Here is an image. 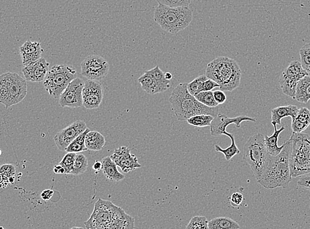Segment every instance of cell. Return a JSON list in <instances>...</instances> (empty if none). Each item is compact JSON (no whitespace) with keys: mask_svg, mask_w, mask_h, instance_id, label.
Here are the masks:
<instances>
[{"mask_svg":"<svg viewBox=\"0 0 310 229\" xmlns=\"http://www.w3.org/2000/svg\"><path fill=\"white\" fill-rule=\"evenodd\" d=\"M290 140L286 142L285 146L277 156L269 155L264 169L257 182L266 189H274L282 187L287 188L292 182L290 174Z\"/></svg>","mask_w":310,"mask_h":229,"instance_id":"1","label":"cell"},{"mask_svg":"<svg viewBox=\"0 0 310 229\" xmlns=\"http://www.w3.org/2000/svg\"><path fill=\"white\" fill-rule=\"evenodd\" d=\"M188 83L179 84L172 91L170 97L177 119L179 121H187L190 118L199 114H208L216 117L219 114L218 107L206 106L192 95L188 91Z\"/></svg>","mask_w":310,"mask_h":229,"instance_id":"2","label":"cell"},{"mask_svg":"<svg viewBox=\"0 0 310 229\" xmlns=\"http://www.w3.org/2000/svg\"><path fill=\"white\" fill-rule=\"evenodd\" d=\"M205 75L216 81L221 91L231 92L240 85L242 70L236 60L220 56L207 65Z\"/></svg>","mask_w":310,"mask_h":229,"instance_id":"3","label":"cell"},{"mask_svg":"<svg viewBox=\"0 0 310 229\" xmlns=\"http://www.w3.org/2000/svg\"><path fill=\"white\" fill-rule=\"evenodd\" d=\"M153 19L164 31L175 35L189 27L193 21V12L188 7L172 8L159 4Z\"/></svg>","mask_w":310,"mask_h":229,"instance_id":"4","label":"cell"},{"mask_svg":"<svg viewBox=\"0 0 310 229\" xmlns=\"http://www.w3.org/2000/svg\"><path fill=\"white\" fill-rule=\"evenodd\" d=\"M290 140L291 176L296 178L310 173V136L302 132H293Z\"/></svg>","mask_w":310,"mask_h":229,"instance_id":"5","label":"cell"},{"mask_svg":"<svg viewBox=\"0 0 310 229\" xmlns=\"http://www.w3.org/2000/svg\"><path fill=\"white\" fill-rule=\"evenodd\" d=\"M243 150V159L250 166L257 180L269 155L265 146V136L258 133L250 137L245 144Z\"/></svg>","mask_w":310,"mask_h":229,"instance_id":"6","label":"cell"},{"mask_svg":"<svg viewBox=\"0 0 310 229\" xmlns=\"http://www.w3.org/2000/svg\"><path fill=\"white\" fill-rule=\"evenodd\" d=\"M76 75V69L70 65L61 64L52 66L43 81L46 92L54 98H60L67 85Z\"/></svg>","mask_w":310,"mask_h":229,"instance_id":"7","label":"cell"},{"mask_svg":"<svg viewBox=\"0 0 310 229\" xmlns=\"http://www.w3.org/2000/svg\"><path fill=\"white\" fill-rule=\"evenodd\" d=\"M123 211L121 207L113 204L111 201L99 198L95 204L92 215L85 222L86 227L88 229H110L113 222Z\"/></svg>","mask_w":310,"mask_h":229,"instance_id":"8","label":"cell"},{"mask_svg":"<svg viewBox=\"0 0 310 229\" xmlns=\"http://www.w3.org/2000/svg\"><path fill=\"white\" fill-rule=\"evenodd\" d=\"M309 73L303 69L301 62L293 61L280 75L279 83L282 91L286 96L295 98L298 82Z\"/></svg>","mask_w":310,"mask_h":229,"instance_id":"9","label":"cell"},{"mask_svg":"<svg viewBox=\"0 0 310 229\" xmlns=\"http://www.w3.org/2000/svg\"><path fill=\"white\" fill-rule=\"evenodd\" d=\"M82 75L88 79L101 81L108 75L109 64L102 56L91 55L81 64Z\"/></svg>","mask_w":310,"mask_h":229,"instance_id":"10","label":"cell"},{"mask_svg":"<svg viewBox=\"0 0 310 229\" xmlns=\"http://www.w3.org/2000/svg\"><path fill=\"white\" fill-rule=\"evenodd\" d=\"M8 88V99L6 108L20 103L27 94V80L16 73H6Z\"/></svg>","mask_w":310,"mask_h":229,"instance_id":"11","label":"cell"},{"mask_svg":"<svg viewBox=\"0 0 310 229\" xmlns=\"http://www.w3.org/2000/svg\"><path fill=\"white\" fill-rule=\"evenodd\" d=\"M85 82L76 77L67 85L59 98V104L62 107L78 108L83 105V89Z\"/></svg>","mask_w":310,"mask_h":229,"instance_id":"12","label":"cell"},{"mask_svg":"<svg viewBox=\"0 0 310 229\" xmlns=\"http://www.w3.org/2000/svg\"><path fill=\"white\" fill-rule=\"evenodd\" d=\"M87 128H88L85 122L78 121L58 132L54 138L57 148L59 150L66 151L69 145L78 136L85 132Z\"/></svg>","mask_w":310,"mask_h":229,"instance_id":"13","label":"cell"},{"mask_svg":"<svg viewBox=\"0 0 310 229\" xmlns=\"http://www.w3.org/2000/svg\"><path fill=\"white\" fill-rule=\"evenodd\" d=\"M83 106L89 110L100 107L103 98L102 84L100 81L88 79L85 82L83 92Z\"/></svg>","mask_w":310,"mask_h":229,"instance_id":"14","label":"cell"},{"mask_svg":"<svg viewBox=\"0 0 310 229\" xmlns=\"http://www.w3.org/2000/svg\"><path fill=\"white\" fill-rule=\"evenodd\" d=\"M248 121L256 123L257 120L255 118H250L246 116H239L234 118L227 117L225 114H218L213 120L210 125V133L213 136H220L223 135V132L226 130L227 126L236 125V128H241L242 122Z\"/></svg>","mask_w":310,"mask_h":229,"instance_id":"15","label":"cell"},{"mask_svg":"<svg viewBox=\"0 0 310 229\" xmlns=\"http://www.w3.org/2000/svg\"><path fill=\"white\" fill-rule=\"evenodd\" d=\"M118 167L125 173L142 167L138 163V159L134 155L130 153V149L126 146L120 147L115 149V152L111 156Z\"/></svg>","mask_w":310,"mask_h":229,"instance_id":"16","label":"cell"},{"mask_svg":"<svg viewBox=\"0 0 310 229\" xmlns=\"http://www.w3.org/2000/svg\"><path fill=\"white\" fill-rule=\"evenodd\" d=\"M49 65L45 58H40L33 64L24 66L22 70L23 76L28 81H43L49 70Z\"/></svg>","mask_w":310,"mask_h":229,"instance_id":"17","label":"cell"},{"mask_svg":"<svg viewBox=\"0 0 310 229\" xmlns=\"http://www.w3.org/2000/svg\"><path fill=\"white\" fill-rule=\"evenodd\" d=\"M21 56L24 66H29L41 58L44 50L39 42H25L20 48Z\"/></svg>","mask_w":310,"mask_h":229,"instance_id":"18","label":"cell"},{"mask_svg":"<svg viewBox=\"0 0 310 229\" xmlns=\"http://www.w3.org/2000/svg\"><path fill=\"white\" fill-rule=\"evenodd\" d=\"M271 123L273 126L274 129H275V132H274L273 135L270 136V137L266 134L265 136V146L269 154L274 155V156H277L281 152L286 145L285 142L282 146L279 147L278 146V137H279L280 133L285 130V126H282L280 129L278 130L277 128V123H275V122H272Z\"/></svg>","mask_w":310,"mask_h":229,"instance_id":"19","label":"cell"},{"mask_svg":"<svg viewBox=\"0 0 310 229\" xmlns=\"http://www.w3.org/2000/svg\"><path fill=\"white\" fill-rule=\"evenodd\" d=\"M101 162H102L101 170L107 179L113 182H119L124 179L125 176L118 171V166L111 159V156L104 157Z\"/></svg>","mask_w":310,"mask_h":229,"instance_id":"20","label":"cell"},{"mask_svg":"<svg viewBox=\"0 0 310 229\" xmlns=\"http://www.w3.org/2000/svg\"><path fill=\"white\" fill-rule=\"evenodd\" d=\"M298 107L295 105L277 107L271 110V121L275 122L277 125H280L282 119L285 117H290L292 121H294L298 114Z\"/></svg>","mask_w":310,"mask_h":229,"instance_id":"21","label":"cell"},{"mask_svg":"<svg viewBox=\"0 0 310 229\" xmlns=\"http://www.w3.org/2000/svg\"><path fill=\"white\" fill-rule=\"evenodd\" d=\"M310 125V110L305 107L299 108L296 119L292 121V132L300 133L306 130Z\"/></svg>","mask_w":310,"mask_h":229,"instance_id":"22","label":"cell"},{"mask_svg":"<svg viewBox=\"0 0 310 229\" xmlns=\"http://www.w3.org/2000/svg\"><path fill=\"white\" fill-rule=\"evenodd\" d=\"M106 144L104 136L98 131H90L86 136V146L88 150L100 151Z\"/></svg>","mask_w":310,"mask_h":229,"instance_id":"23","label":"cell"},{"mask_svg":"<svg viewBox=\"0 0 310 229\" xmlns=\"http://www.w3.org/2000/svg\"><path fill=\"white\" fill-rule=\"evenodd\" d=\"M295 100L302 103H307L310 100V75H306L298 82Z\"/></svg>","mask_w":310,"mask_h":229,"instance_id":"24","label":"cell"},{"mask_svg":"<svg viewBox=\"0 0 310 229\" xmlns=\"http://www.w3.org/2000/svg\"><path fill=\"white\" fill-rule=\"evenodd\" d=\"M139 83L142 86V89L149 94H155L164 92V91L156 83L153 77L145 72L138 79Z\"/></svg>","mask_w":310,"mask_h":229,"instance_id":"25","label":"cell"},{"mask_svg":"<svg viewBox=\"0 0 310 229\" xmlns=\"http://www.w3.org/2000/svg\"><path fill=\"white\" fill-rule=\"evenodd\" d=\"M240 228L239 224L229 217H217L213 218L208 222V228L209 229H238Z\"/></svg>","mask_w":310,"mask_h":229,"instance_id":"26","label":"cell"},{"mask_svg":"<svg viewBox=\"0 0 310 229\" xmlns=\"http://www.w3.org/2000/svg\"><path fill=\"white\" fill-rule=\"evenodd\" d=\"M223 135L227 136V137L230 138L231 141L230 146L226 149H222L221 148V147L219 146L218 145L216 144L214 145V148L217 152L223 153V154L224 155L225 159L229 161H230L234 156L239 154L240 151V149H238L237 146H236L235 138H234V134H229L225 130V131L223 132Z\"/></svg>","mask_w":310,"mask_h":229,"instance_id":"27","label":"cell"},{"mask_svg":"<svg viewBox=\"0 0 310 229\" xmlns=\"http://www.w3.org/2000/svg\"><path fill=\"white\" fill-rule=\"evenodd\" d=\"M89 132H90V130L87 128L85 132L78 136L67 147L66 152L78 153L88 151V149L86 146V136Z\"/></svg>","mask_w":310,"mask_h":229,"instance_id":"28","label":"cell"},{"mask_svg":"<svg viewBox=\"0 0 310 229\" xmlns=\"http://www.w3.org/2000/svg\"><path fill=\"white\" fill-rule=\"evenodd\" d=\"M145 72L150 75L156 83L159 85L160 87L164 90V92L170 89V81L167 80L165 76V73L157 66L155 68L145 71Z\"/></svg>","mask_w":310,"mask_h":229,"instance_id":"29","label":"cell"},{"mask_svg":"<svg viewBox=\"0 0 310 229\" xmlns=\"http://www.w3.org/2000/svg\"><path fill=\"white\" fill-rule=\"evenodd\" d=\"M134 228V218L131 216L126 213L125 211L122 212L121 215L119 216L115 221L113 222L110 229H127Z\"/></svg>","mask_w":310,"mask_h":229,"instance_id":"30","label":"cell"},{"mask_svg":"<svg viewBox=\"0 0 310 229\" xmlns=\"http://www.w3.org/2000/svg\"><path fill=\"white\" fill-rule=\"evenodd\" d=\"M88 167V160L87 157L82 153H78L76 154V157H75L74 165H73L71 174L74 176L80 175V174H84L87 171Z\"/></svg>","mask_w":310,"mask_h":229,"instance_id":"31","label":"cell"},{"mask_svg":"<svg viewBox=\"0 0 310 229\" xmlns=\"http://www.w3.org/2000/svg\"><path fill=\"white\" fill-rule=\"evenodd\" d=\"M214 119V117L211 115L199 114L190 118L187 122L189 125L195 126V127L203 128L210 126Z\"/></svg>","mask_w":310,"mask_h":229,"instance_id":"32","label":"cell"},{"mask_svg":"<svg viewBox=\"0 0 310 229\" xmlns=\"http://www.w3.org/2000/svg\"><path fill=\"white\" fill-rule=\"evenodd\" d=\"M208 77L206 75H200L194 79L191 83H188V91L192 95L196 96L200 92L203 91L204 82L207 80Z\"/></svg>","mask_w":310,"mask_h":229,"instance_id":"33","label":"cell"},{"mask_svg":"<svg viewBox=\"0 0 310 229\" xmlns=\"http://www.w3.org/2000/svg\"><path fill=\"white\" fill-rule=\"evenodd\" d=\"M195 96L199 102L206 106L217 107L219 105L215 100L214 94L212 91L200 92Z\"/></svg>","mask_w":310,"mask_h":229,"instance_id":"34","label":"cell"},{"mask_svg":"<svg viewBox=\"0 0 310 229\" xmlns=\"http://www.w3.org/2000/svg\"><path fill=\"white\" fill-rule=\"evenodd\" d=\"M208 220L204 216H195L191 218L186 226L187 229H207Z\"/></svg>","mask_w":310,"mask_h":229,"instance_id":"35","label":"cell"},{"mask_svg":"<svg viewBox=\"0 0 310 229\" xmlns=\"http://www.w3.org/2000/svg\"><path fill=\"white\" fill-rule=\"evenodd\" d=\"M301 64L303 69L310 74V43L303 45L299 50Z\"/></svg>","mask_w":310,"mask_h":229,"instance_id":"36","label":"cell"},{"mask_svg":"<svg viewBox=\"0 0 310 229\" xmlns=\"http://www.w3.org/2000/svg\"><path fill=\"white\" fill-rule=\"evenodd\" d=\"M76 154L77 153H67V154L65 155V156L63 157L62 161L59 164L64 168L65 174H71V171H72Z\"/></svg>","mask_w":310,"mask_h":229,"instance_id":"37","label":"cell"},{"mask_svg":"<svg viewBox=\"0 0 310 229\" xmlns=\"http://www.w3.org/2000/svg\"><path fill=\"white\" fill-rule=\"evenodd\" d=\"M8 99V88L6 73L0 76V102L4 106L7 104Z\"/></svg>","mask_w":310,"mask_h":229,"instance_id":"38","label":"cell"},{"mask_svg":"<svg viewBox=\"0 0 310 229\" xmlns=\"http://www.w3.org/2000/svg\"><path fill=\"white\" fill-rule=\"evenodd\" d=\"M159 4L172 8L188 7L192 0H156Z\"/></svg>","mask_w":310,"mask_h":229,"instance_id":"39","label":"cell"},{"mask_svg":"<svg viewBox=\"0 0 310 229\" xmlns=\"http://www.w3.org/2000/svg\"><path fill=\"white\" fill-rule=\"evenodd\" d=\"M15 172H16V168L12 165H4L1 167V176L2 178H6L5 181L7 183H9V179L10 178L14 176Z\"/></svg>","mask_w":310,"mask_h":229,"instance_id":"40","label":"cell"},{"mask_svg":"<svg viewBox=\"0 0 310 229\" xmlns=\"http://www.w3.org/2000/svg\"><path fill=\"white\" fill-rule=\"evenodd\" d=\"M244 200L243 195L240 192H234L231 194L229 201L233 207H238L241 205Z\"/></svg>","mask_w":310,"mask_h":229,"instance_id":"41","label":"cell"},{"mask_svg":"<svg viewBox=\"0 0 310 229\" xmlns=\"http://www.w3.org/2000/svg\"><path fill=\"white\" fill-rule=\"evenodd\" d=\"M213 94H214L215 100L218 102V104H222L226 101L227 97L224 91H221V90H217V91L213 92Z\"/></svg>","mask_w":310,"mask_h":229,"instance_id":"42","label":"cell"},{"mask_svg":"<svg viewBox=\"0 0 310 229\" xmlns=\"http://www.w3.org/2000/svg\"><path fill=\"white\" fill-rule=\"evenodd\" d=\"M218 84L216 81L212 80L211 79H208L207 80L204 82L203 84V91H212L213 89L216 87H219Z\"/></svg>","mask_w":310,"mask_h":229,"instance_id":"43","label":"cell"},{"mask_svg":"<svg viewBox=\"0 0 310 229\" xmlns=\"http://www.w3.org/2000/svg\"><path fill=\"white\" fill-rule=\"evenodd\" d=\"M298 185L299 186L303 187V188L310 190V176H305L301 177L298 180Z\"/></svg>","mask_w":310,"mask_h":229,"instance_id":"44","label":"cell"},{"mask_svg":"<svg viewBox=\"0 0 310 229\" xmlns=\"http://www.w3.org/2000/svg\"><path fill=\"white\" fill-rule=\"evenodd\" d=\"M54 194V191L52 190H45L42 192L41 196L44 201H49Z\"/></svg>","mask_w":310,"mask_h":229,"instance_id":"45","label":"cell"},{"mask_svg":"<svg viewBox=\"0 0 310 229\" xmlns=\"http://www.w3.org/2000/svg\"><path fill=\"white\" fill-rule=\"evenodd\" d=\"M53 171L55 174H65L64 168L60 165H56L54 168Z\"/></svg>","mask_w":310,"mask_h":229,"instance_id":"46","label":"cell"},{"mask_svg":"<svg viewBox=\"0 0 310 229\" xmlns=\"http://www.w3.org/2000/svg\"><path fill=\"white\" fill-rule=\"evenodd\" d=\"M102 169V162L96 161L93 165V169L96 171H100Z\"/></svg>","mask_w":310,"mask_h":229,"instance_id":"47","label":"cell"},{"mask_svg":"<svg viewBox=\"0 0 310 229\" xmlns=\"http://www.w3.org/2000/svg\"><path fill=\"white\" fill-rule=\"evenodd\" d=\"M165 76L167 80L171 81L173 78V75L170 72L165 73Z\"/></svg>","mask_w":310,"mask_h":229,"instance_id":"48","label":"cell"},{"mask_svg":"<svg viewBox=\"0 0 310 229\" xmlns=\"http://www.w3.org/2000/svg\"><path fill=\"white\" fill-rule=\"evenodd\" d=\"M309 75H310V74Z\"/></svg>","mask_w":310,"mask_h":229,"instance_id":"49","label":"cell"}]
</instances>
